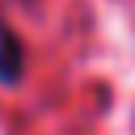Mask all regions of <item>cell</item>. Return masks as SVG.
I'll return each instance as SVG.
<instances>
[{
    "label": "cell",
    "instance_id": "6da1fadb",
    "mask_svg": "<svg viewBox=\"0 0 135 135\" xmlns=\"http://www.w3.org/2000/svg\"><path fill=\"white\" fill-rule=\"evenodd\" d=\"M21 76H25V42L0 17V84H21Z\"/></svg>",
    "mask_w": 135,
    "mask_h": 135
}]
</instances>
